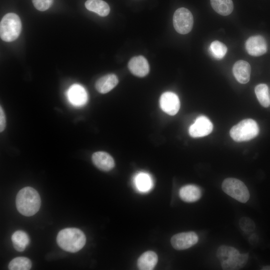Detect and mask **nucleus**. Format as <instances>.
<instances>
[{"mask_svg":"<svg viewBox=\"0 0 270 270\" xmlns=\"http://www.w3.org/2000/svg\"><path fill=\"white\" fill-rule=\"evenodd\" d=\"M198 240V236L194 232H184L174 235L171 238L170 242L176 250H183L196 244Z\"/></svg>","mask_w":270,"mask_h":270,"instance_id":"nucleus-7","label":"nucleus"},{"mask_svg":"<svg viewBox=\"0 0 270 270\" xmlns=\"http://www.w3.org/2000/svg\"><path fill=\"white\" fill-rule=\"evenodd\" d=\"M227 50L226 46L218 40L212 42L210 48L211 54L218 60L222 59L224 57L227 52Z\"/></svg>","mask_w":270,"mask_h":270,"instance_id":"nucleus-26","label":"nucleus"},{"mask_svg":"<svg viewBox=\"0 0 270 270\" xmlns=\"http://www.w3.org/2000/svg\"><path fill=\"white\" fill-rule=\"evenodd\" d=\"M259 132L256 122L252 119H245L234 126L230 130L231 138L236 142L247 141L255 138Z\"/></svg>","mask_w":270,"mask_h":270,"instance_id":"nucleus-4","label":"nucleus"},{"mask_svg":"<svg viewBox=\"0 0 270 270\" xmlns=\"http://www.w3.org/2000/svg\"><path fill=\"white\" fill-rule=\"evenodd\" d=\"M85 6L88 10L94 12L102 16H108L110 12L108 4L102 0H87L85 2Z\"/></svg>","mask_w":270,"mask_h":270,"instance_id":"nucleus-19","label":"nucleus"},{"mask_svg":"<svg viewBox=\"0 0 270 270\" xmlns=\"http://www.w3.org/2000/svg\"><path fill=\"white\" fill-rule=\"evenodd\" d=\"M210 4L217 13L224 16L230 14L234 9L232 0H210Z\"/></svg>","mask_w":270,"mask_h":270,"instance_id":"nucleus-21","label":"nucleus"},{"mask_svg":"<svg viewBox=\"0 0 270 270\" xmlns=\"http://www.w3.org/2000/svg\"><path fill=\"white\" fill-rule=\"evenodd\" d=\"M212 128V124L209 118L206 116H200L190 126L188 132L192 137H202L211 133Z\"/></svg>","mask_w":270,"mask_h":270,"instance_id":"nucleus-8","label":"nucleus"},{"mask_svg":"<svg viewBox=\"0 0 270 270\" xmlns=\"http://www.w3.org/2000/svg\"><path fill=\"white\" fill-rule=\"evenodd\" d=\"M248 256V253H239L234 258L221 262L222 268L224 270H240L246 264Z\"/></svg>","mask_w":270,"mask_h":270,"instance_id":"nucleus-16","label":"nucleus"},{"mask_svg":"<svg viewBox=\"0 0 270 270\" xmlns=\"http://www.w3.org/2000/svg\"><path fill=\"white\" fill-rule=\"evenodd\" d=\"M222 190L238 201L246 203L250 198V192L245 184L240 180L229 178L224 180L222 184Z\"/></svg>","mask_w":270,"mask_h":270,"instance_id":"nucleus-5","label":"nucleus"},{"mask_svg":"<svg viewBox=\"0 0 270 270\" xmlns=\"http://www.w3.org/2000/svg\"><path fill=\"white\" fill-rule=\"evenodd\" d=\"M179 195L182 200L192 202L198 200L200 198L202 193L200 188L197 186L188 184L180 188Z\"/></svg>","mask_w":270,"mask_h":270,"instance_id":"nucleus-17","label":"nucleus"},{"mask_svg":"<svg viewBox=\"0 0 270 270\" xmlns=\"http://www.w3.org/2000/svg\"><path fill=\"white\" fill-rule=\"evenodd\" d=\"M118 80L114 74H108L100 78L96 82V90L101 94H106L112 90L118 84Z\"/></svg>","mask_w":270,"mask_h":270,"instance_id":"nucleus-15","label":"nucleus"},{"mask_svg":"<svg viewBox=\"0 0 270 270\" xmlns=\"http://www.w3.org/2000/svg\"><path fill=\"white\" fill-rule=\"evenodd\" d=\"M16 206L18 211L25 216H32L39 210L41 200L38 192L30 186L21 189L16 197Z\"/></svg>","mask_w":270,"mask_h":270,"instance_id":"nucleus-1","label":"nucleus"},{"mask_svg":"<svg viewBox=\"0 0 270 270\" xmlns=\"http://www.w3.org/2000/svg\"><path fill=\"white\" fill-rule=\"evenodd\" d=\"M134 182L136 187L140 192H147L152 186V180L150 176L145 172L138 174L135 176Z\"/></svg>","mask_w":270,"mask_h":270,"instance_id":"nucleus-22","label":"nucleus"},{"mask_svg":"<svg viewBox=\"0 0 270 270\" xmlns=\"http://www.w3.org/2000/svg\"><path fill=\"white\" fill-rule=\"evenodd\" d=\"M13 246L18 252L24 251L30 243L28 234L22 230L15 232L12 236Z\"/></svg>","mask_w":270,"mask_h":270,"instance_id":"nucleus-20","label":"nucleus"},{"mask_svg":"<svg viewBox=\"0 0 270 270\" xmlns=\"http://www.w3.org/2000/svg\"><path fill=\"white\" fill-rule=\"evenodd\" d=\"M54 0H32L36 9L40 11L47 10L53 3Z\"/></svg>","mask_w":270,"mask_h":270,"instance_id":"nucleus-28","label":"nucleus"},{"mask_svg":"<svg viewBox=\"0 0 270 270\" xmlns=\"http://www.w3.org/2000/svg\"><path fill=\"white\" fill-rule=\"evenodd\" d=\"M232 72L236 80L240 83L246 84L250 79L251 67L248 62L240 60L234 64Z\"/></svg>","mask_w":270,"mask_h":270,"instance_id":"nucleus-13","label":"nucleus"},{"mask_svg":"<svg viewBox=\"0 0 270 270\" xmlns=\"http://www.w3.org/2000/svg\"><path fill=\"white\" fill-rule=\"evenodd\" d=\"M241 229L246 232H252L256 228L254 221L247 217H242L239 221Z\"/></svg>","mask_w":270,"mask_h":270,"instance_id":"nucleus-27","label":"nucleus"},{"mask_svg":"<svg viewBox=\"0 0 270 270\" xmlns=\"http://www.w3.org/2000/svg\"><path fill=\"white\" fill-rule=\"evenodd\" d=\"M67 96L70 103L76 106L84 105L88 100L86 90L78 84H74L69 88Z\"/></svg>","mask_w":270,"mask_h":270,"instance_id":"nucleus-12","label":"nucleus"},{"mask_svg":"<svg viewBox=\"0 0 270 270\" xmlns=\"http://www.w3.org/2000/svg\"><path fill=\"white\" fill-rule=\"evenodd\" d=\"M6 126V118L4 112L2 107H0V132L4 130Z\"/></svg>","mask_w":270,"mask_h":270,"instance_id":"nucleus-29","label":"nucleus"},{"mask_svg":"<svg viewBox=\"0 0 270 270\" xmlns=\"http://www.w3.org/2000/svg\"><path fill=\"white\" fill-rule=\"evenodd\" d=\"M248 53L250 56H258L267 51V44L264 38L260 35L250 37L245 43Z\"/></svg>","mask_w":270,"mask_h":270,"instance_id":"nucleus-10","label":"nucleus"},{"mask_svg":"<svg viewBox=\"0 0 270 270\" xmlns=\"http://www.w3.org/2000/svg\"><path fill=\"white\" fill-rule=\"evenodd\" d=\"M160 104L162 110L171 116L176 114L180 108V102L178 96L170 92H165L162 94Z\"/></svg>","mask_w":270,"mask_h":270,"instance_id":"nucleus-9","label":"nucleus"},{"mask_svg":"<svg viewBox=\"0 0 270 270\" xmlns=\"http://www.w3.org/2000/svg\"><path fill=\"white\" fill-rule=\"evenodd\" d=\"M94 164L100 170L108 172L114 166V161L112 156L104 152H96L92 155Z\"/></svg>","mask_w":270,"mask_h":270,"instance_id":"nucleus-14","label":"nucleus"},{"mask_svg":"<svg viewBox=\"0 0 270 270\" xmlns=\"http://www.w3.org/2000/svg\"><path fill=\"white\" fill-rule=\"evenodd\" d=\"M239 253V252L234 248L226 246H221L217 250L216 256L218 260L222 262L234 258Z\"/></svg>","mask_w":270,"mask_h":270,"instance_id":"nucleus-25","label":"nucleus"},{"mask_svg":"<svg viewBox=\"0 0 270 270\" xmlns=\"http://www.w3.org/2000/svg\"><path fill=\"white\" fill-rule=\"evenodd\" d=\"M262 270H270V266H264L262 268Z\"/></svg>","mask_w":270,"mask_h":270,"instance_id":"nucleus-30","label":"nucleus"},{"mask_svg":"<svg viewBox=\"0 0 270 270\" xmlns=\"http://www.w3.org/2000/svg\"><path fill=\"white\" fill-rule=\"evenodd\" d=\"M56 240L58 245L64 250L76 252L81 250L86 242L84 233L76 228H66L58 234Z\"/></svg>","mask_w":270,"mask_h":270,"instance_id":"nucleus-2","label":"nucleus"},{"mask_svg":"<svg viewBox=\"0 0 270 270\" xmlns=\"http://www.w3.org/2000/svg\"><path fill=\"white\" fill-rule=\"evenodd\" d=\"M32 267L30 260L26 257H17L14 258L8 264L10 270H28Z\"/></svg>","mask_w":270,"mask_h":270,"instance_id":"nucleus-24","label":"nucleus"},{"mask_svg":"<svg viewBox=\"0 0 270 270\" xmlns=\"http://www.w3.org/2000/svg\"><path fill=\"white\" fill-rule=\"evenodd\" d=\"M128 68L133 74L139 77L146 76L150 71L148 63L142 56L132 58L128 62Z\"/></svg>","mask_w":270,"mask_h":270,"instance_id":"nucleus-11","label":"nucleus"},{"mask_svg":"<svg viewBox=\"0 0 270 270\" xmlns=\"http://www.w3.org/2000/svg\"><path fill=\"white\" fill-rule=\"evenodd\" d=\"M158 260L157 254L152 251L143 253L138 260V266L141 270H151L156 266Z\"/></svg>","mask_w":270,"mask_h":270,"instance_id":"nucleus-18","label":"nucleus"},{"mask_svg":"<svg viewBox=\"0 0 270 270\" xmlns=\"http://www.w3.org/2000/svg\"><path fill=\"white\" fill-rule=\"evenodd\" d=\"M194 18L191 12L187 8L177 9L173 16V24L176 30L180 34L190 32L193 26Z\"/></svg>","mask_w":270,"mask_h":270,"instance_id":"nucleus-6","label":"nucleus"},{"mask_svg":"<svg viewBox=\"0 0 270 270\" xmlns=\"http://www.w3.org/2000/svg\"><path fill=\"white\" fill-rule=\"evenodd\" d=\"M254 92L258 102L262 106L266 108L270 106V96L266 84H260L257 85L255 87Z\"/></svg>","mask_w":270,"mask_h":270,"instance_id":"nucleus-23","label":"nucleus"},{"mask_svg":"<svg viewBox=\"0 0 270 270\" xmlns=\"http://www.w3.org/2000/svg\"><path fill=\"white\" fill-rule=\"evenodd\" d=\"M22 30V22L20 17L14 13H8L2 18L0 22V36L6 42L16 40Z\"/></svg>","mask_w":270,"mask_h":270,"instance_id":"nucleus-3","label":"nucleus"}]
</instances>
